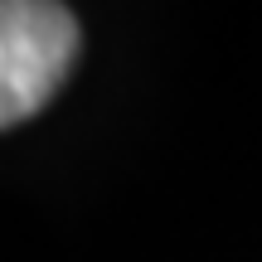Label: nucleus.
<instances>
[{
	"instance_id": "1",
	"label": "nucleus",
	"mask_w": 262,
	"mask_h": 262,
	"mask_svg": "<svg viewBox=\"0 0 262 262\" xmlns=\"http://www.w3.org/2000/svg\"><path fill=\"white\" fill-rule=\"evenodd\" d=\"M83 54L78 15L49 0H0V131L58 97Z\"/></svg>"
}]
</instances>
